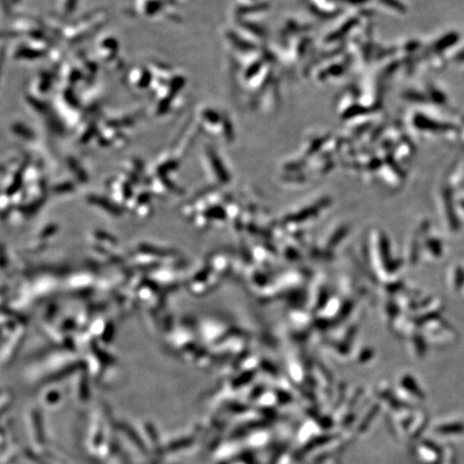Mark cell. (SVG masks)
I'll use <instances>...</instances> for the list:
<instances>
[{"label":"cell","mask_w":464,"mask_h":464,"mask_svg":"<svg viewBox=\"0 0 464 464\" xmlns=\"http://www.w3.org/2000/svg\"><path fill=\"white\" fill-rule=\"evenodd\" d=\"M435 431L443 434L462 433L464 432V425L460 423H446L436 428Z\"/></svg>","instance_id":"obj_1"}]
</instances>
